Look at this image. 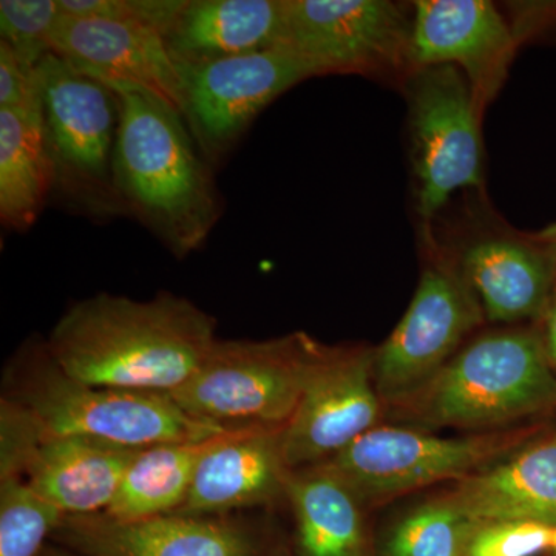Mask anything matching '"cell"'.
Wrapping results in <instances>:
<instances>
[{"label":"cell","mask_w":556,"mask_h":556,"mask_svg":"<svg viewBox=\"0 0 556 556\" xmlns=\"http://www.w3.org/2000/svg\"><path fill=\"white\" fill-rule=\"evenodd\" d=\"M60 16L58 0H2L0 42L9 46L17 60L38 68L53 53L50 35Z\"/></svg>","instance_id":"obj_26"},{"label":"cell","mask_w":556,"mask_h":556,"mask_svg":"<svg viewBox=\"0 0 556 556\" xmlns=\"http://www.w3.org/2000/svg\"><path fill=\"white\" fill-rule=\"evenodd\" d=\"M324 348L305 332L218 339L195 375L170 396L188 415L228 431L281 428Z\"/></svg>","instance_id":"obj_6"},{"label":"cell","mask_w":556,"mask_h":556,"mask_svg":"<svg viewBox=\"0 0 556 556\" xmlns=\"http://www.w3.org/2000/svg\"><path fill=\"white\" fill-rule=\"evenodd\" d=\"M39 76L51 197L91 222L127 217L113 177L118 131L115 93L54 53L40 62Z\"/></svg>","instance_id":"obj_5"},{"label":"cell","mask_w":556,"mask_h":556,"mask_svg":"<svg viewBox=\"0 0 556 556\" xmlns=\"http://www.w3.org/2000/svg\"><path fill=\"white\" fill-rule=\"evenodd\" d=\"M40 556H43V554ZM46 556H83V555L73 554V552H72V554H54V552H51V554H47Z\"/></svg>","instance_id":"obj_31"},{"label":"cell","mask_w":556,"mask_h":556,"mask_svg":"<svg viewBox=\"0 0 556 556\" xmlns=\"http://www.w3.org/2000/svg\"><path fill=\"white\" fill-rule=\"evenodd\" d=\"M175 65L179 115L212 167L239 144L263 110L295 84L314 76L305 62L281 46Z\"/></svg>","instance_id":"obj_9"},{"label":"cell","mask_w":556,"mask_h":556,"mask_svg":"<svg viewBox=\"0 0 556 556\" xmlns=\"http://www.w3.org/2000/svg\"><path fill=\"white\" fill-rule=\"evenodd\" d=\"M515 39L486 0L416 2L408 56L417 67L459 65L478 98L490 100L503 83Z\"/></svg>","instance_id":"obj_16"},{"label":"cell","mask_w":556,"mask_h":556,"mask_svg":"<svg viewBox=\"0 0 556 556\" xmlns=\"http://www.w3.org/2000/svg\"><path fill=\"white\" fill-rule=\"evenodd\" d=\"M372 365L375 350L324 348L283 428L285 459L292 471L327 463L379 427L386 405Z\"/></svg>","instance_id":"obj_12"},{"label":"cell","mask_w":556,"mask_h":556,"mask_svg":"<svg viewBox=\"0 0 556 556\" xmlns=\"http://www.w3.org/2000/svg\"><path fill=\"white\" fill-rule=\"evenodd\" d=\"M217 318L169 291L135 300L100 294L73 303L47 345L79 382L172 394L201 367L217 342Z\"/></svg>","instance_id":"obj_1"},{"label":"cell","mask_w":556,"mask_h":556,"mask_svg":"<svg viewBox=\"0 0 556 556\" xmlns=\"http://www.w3.org/2000/svg\"><path fill=\"white\" fill-rule=\"evenodd\" d=\"M412 27L386 0H285L280 46L314 76L367 73L409 53Z\"/></svg>","instance_id":"obj_13"},{"label":"cell","mask_w":556,"mask_h":556,"mask_svg":"<svg viewBox=\"0 0 556 556\" xmlns=\"http://www.w3.org/2000/svg\"><path fill=\"white\" fill-rule=\"evenodd\" d=\"M552 530L530 521H471L463 556H540L551 551Z\"/></svg>","instance_id":"obj_27"},{"label":"cell","mask_w":556,"mask_h":556,"mask_svg":"<svg viewBox=\"0 0 556 556\" xmlns=\"http://www.w3.org/2000/svg\"><path fill=\"white\" fill-rule=\"evenodd\" d=\"M139 448L46 433L24 408L0 399V478L25 479L65 517L108 510Z\"/></svg>","instance_id":"obj_8"},{"label":"cell","mask_w":556,"mask_h":556,"mask_svg":"<svg viewBox=\"0 0 556 556\" xmlns=\"http://www.w3.org/2000/svg\"><path fill=\"white\" fill-rule=\"evenodd\" d=\"M287 500L295 522V556H378L365 506L325 466L294 470Z\"/></svg>","instance_id":"obj_21"},{"label":"cell","mask_w":556,"mask_h":556,"mask_svg":"<svg viewBox=\"0 0 556 556\" xmlns=\"http://www.w3.org/2000/svg\"><path fill=\"white\" fill-rule=\"evenodd\" d=\"M215 438L200 442H164L139 448L115 500L102 514L134 521L181 510L201 456Z\"/></svg>","instance_id":"obj_23"},{"label":"cell","mask_w":556,"mask_h":556,"mask_svg":"<svg viewBox=\"0 0 556 556\" xmlns=\"http://www.w3.org/2000/svg\"><path fill=\"white\" fill-rule=\"evenodd\" d=\"M408 93L417 212L430 222L456 190L482 185L478 100L455 65L420 67Z\"/></svg>","instance_id":"obj_10"},{"label":"cell","mask_w":556,"mask_h":556,"mask_svg":"<svg viewBox=\"0 0 556 556\" xmlns=\"http://www.w3.org/2000/svg\"><path fill=\"white\" fill-rule=\"evenodd\" d=\"M471 519L438 496L427 501L387 530L378 556H463Z\"/></svg>","instance_id":"obj_24"},{"label":"cell","mask_w":556,"mask_h":556,"mask_svg":"<svg viewBox=\"0 0 556 556\" xmlns=\"http://www.w3.org/2000/svg\"><path fill=\"white\" fill-rule=\"evenodd\" d=\"M283 428L228 431L201 456L182 514L225 517L239 508L287 497Z\"/></svg>","instance_id":"obj_17"},{"label":"cell","mask_w":556,"mask_h":556,"mask_svg":"<svg viewBox=\"0 0 556 556\" xmlns=\"http://www.w3.org/2000/svg\"><path fill=\"white\" fill-rule=\"evenodd\" d=\"M108 87L118 102L113 177L121 203L172 255L186 258L223 214L214 167L174 105L139 87Z\"/></svg>","instance_id":"obj_2"},{"label":"cell","mask_w":556,"mask_h":556,"mask_svg":"<svg viewBox=\"0 0 556 556\" xmlns=\"http://www.w3.org/2000/svg\"><path fill=\"white\" fill-rule=\"evenodd\" d=\"M544 317H546V331H544L543 338L544 351H546L548 364L556 372V280Z\"/></svg>","instance_id":"obj_29"},{"label":"cell","mask_w":556,"mask_h":556,"mask_svg":"<svg viewBox=\"0 0 556 556\" xmlns=\"http://www.w3.org/2000/svg\"><path fill=\"white\" fill-rule=\"evenodd\" d=\"M552 555L556 556V526L554 527V530H552V544H551V551Z\"/></svg>","instance_id":"obj_30"},{"label":"cell","mask_w":556,"mask_h":556,"mask_svg":"<svg viewBox=\"0 0 556 556\" xmlns=\"http://www.w3.org/2000/svg\"><path fill=\"white\" fill-rule=\"evenodd\" d=\"M471 521L556 526V433L529 442L442 495Z\"/></svg>","instance_id":"obj_18"},{"label":"cell","mask_w":556,"mask_h":556,"mask_svg":"<svg viewBox=\"0 0 556 556\" xmlns=\"http://www.w3.org/2000/svg\"><path fill=\"white\" fill-rule=\"evenodd\" d=\"M65 515L25 479L0 478V556H40Z\"/></svg>","instance_id":"obj_25"},{"label":"cell","mask_w":556,"mask_h":556,"mask_svg":"<svg viewBox=\"0 0 556 556\" xmlns=\"http://www.w3.org/2000/svg\"><path fill=\"white\" fill-rule=\"evenodd\" d=\"M51 540L83 556H265L251 527L182 511L134 521L105 514L65 517Z\"/></svg>","instance_id":"obj_14"},{"label":"cell","mask_w":556,"mask_h":556,"mask_svg":"<svg viewBox=\"0 0 556 556\" xmlns=\"http://www.w3.org/2000/svg\"><path fill=\"white\" fill-rule=\"evenodd\" d=\"M394 412L419 427L508 430L556 412V372L535 332H492L456 353Z\"/></svg>","instance_id":"obj_4"},{"label":"cell","mask_w":556,"mask_h":556,"mask_svg":"<svg viewBox=\"0 0 556 556\" xmlns=\"http://www.w3.org/2000/svg\"><path fill=\"white\" fill-rule=\"evenodd\" d=\"M535 428L441 438L407 427H376L321 464L365 507L442 481H463L529 444ZM320 466V464H318Z\"/></svg>","instance_id":"obj_7"},{"label":"cell","mask_w":556,"mask_h":556,"mask_svg":"<svg viewBox=\"0 0 556 556\" xmlns=\"http://www.w3.org/2000/svg\"><path fill=\"white\" fill-rule=\"evenodd\" d=\"M51 166L40 110L0 109V222L33 228L51 197Z\"/></svg>","instance_id":"obj_22"},{"label":"cell","mask_w":556,"mask_h":556,"mask_svg":"<svg viewBox=\"0 0 556 556\" xmlns=\"http://www.w3.org/2000/svg\"><path fill=\"white\" fill-rule=\"evenodd\" d=\"M40 104L39 67L24 64L9 46L0 42V109L40 110Z\"/></svg>","instance_id":"obj_28"},{"label":"cell","mask_w":556,"mask_h":556,"mask_svg":"<svg viewBox=\"0 0 556 556\" xmlns=\"http://www.w3.org/2000/svg\"><path fill=\"white\" fill-rule=\"evenodd\" d=\"M285 0H181L163 33L175 64L225 60L280 46Z\"/></svg>","instance_id":"obj_19"},{"label":"cell","mask_w":556,"mask_h":556,"mask_svg":"<svg viewBox=\"0 0 556 556\" xmlns=\"http://www.w3.org/2000/svg\"><path fill=\"white\" fill-rule=\"evenodd\" d=\"M460 276L482 314L496 324H517L546 314L554 270L543 252L508 239L470 244L460 257Z\"/></svg>","instance_id":"obj_20"},{"label":"cell","mask_w":556,"mask_h":556,"mask_svg":"<svg viewBox=\"0 0 556 556\" xmlns=\"http://www.w3.org/2000/svg\"><path fill=\"white\" fill-rule=\"evenodd\" d=\"M2 397L20 405L40 430L127 447L200 442L228 433L178 407L170 394L89 386L51 356L47 340L22 343L3 369Z\"/></svg>","instance_id":"obj_3"},{"label":"cell","mask_w":556,"mask_h":556,"mask_svg":"<svg viewBox=\"0 0 556 556\" xmlns=\"http://www.w3.org/2000/svg\"><path fill=\"white\" fill-rule=\"evenodd\" d=\"M51 51L105 86L139 87L178 110V73L163 35L142 22L62 14Z\"/></svg>","instance_id":"obj_15"},{"label":"cell","mask_w":556,"mask_h":556,"mask_svg":"<svg viewBox=\"0 0 556 556\" xmlns=\"http://www.w3.org/2000/svg\"><path fill=\"white\" fill-rule=\"evenodd\" d=\"M482 316L459 270L442 265L424 269L407 313L375 350L372 375L383 405L397 407L426 387Z\"/></svg>","instance_id":"obj_11"}]
</instances>
